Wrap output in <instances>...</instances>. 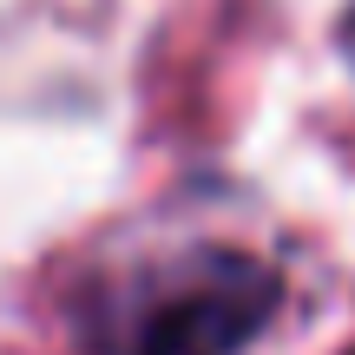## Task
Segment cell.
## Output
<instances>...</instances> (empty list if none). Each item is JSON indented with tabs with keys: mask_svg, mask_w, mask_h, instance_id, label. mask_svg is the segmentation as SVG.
<instances>
[{
	"mask_svg": "<svg viewBox=\"0 0 355 355\" xmlns=\"http://www.w3.org/2000/svg\"><path fill=\"white\" fill-rule=\"evenodd\" d=\"M277 270L257 257H198L145 283L105 343L112 355H237L277 316Z\"/></svg>",
	"mask_w": 355,
	"mask_h": 355,
	"instance_id": "cell-1",
	"label": "cell"
},
{
	"mask_svg": "<svg viewBox=\"0 0 355 355\" xmlns=\"http://www.w3.org/2000/svg\"><path fill=\"white\" fill-rule=\"evenodd\" d=\"M349 53H355V13H349Z\"/></svg>",
	"mask_w": 355,
	"mask_h": 355,
	"instance_id": "cell-2",
	"label": "cell"
}]
</instances>
